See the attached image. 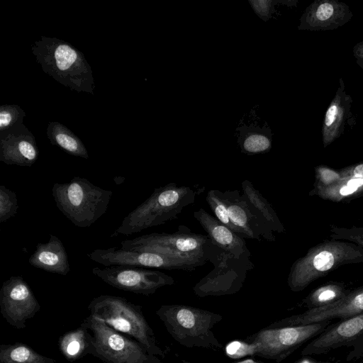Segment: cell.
<instances>
[{
  "instance_id": "6da1fadb",
  "label": "cell",
  "mask_w": 363,
  "mask_h": 363,
  "mask_svg": "<svg viewBox=\"0 0 363 363\" xmlns=\"http://www.w3.org/2000/svg\"><path fill=\"white\" fill-rule=\"evenodd\" d=\"M204 190V186H187L174 182L156 188L145 201L123 218L112 236H128L177 219L182 210L194 203Z\"/></svg>"
},
{
  "instance_id": "7a4b0ae2",
  "label": "cell",
  "mask_w": 363,
  "mask_h": 363,
  "mask_svg": "<svg viewBox=\"0 0 363 363\" xmlns=\"http://www.w3.org/2000/svg\"><path fill=\"white\" fill-rule=\"evenodd\" d=\"M31 50L43 70L57 82L71 90L94 94L91 68L82 52L71 44L42 35Z\"/></svg>"
},
{
  "instance_id": "3957f363",
  "label": "cell",
  "mask_w": 363,
  "mask_h": 363,
  "mask_svg": "<svg viewBox=\"0 0 363 363\" xmlns=\"http://www.w3.org/2000/svg\"><path fill=\"white\" fill-rule=\"evenodd\" d=\"M360 263H363V247L345 240H326L311 247L292 264L287 283L292 291L299 292L341 266Z\"/></svg>"
},
{
  "instance_id": "277c9868",
  "label": "cell",
  "mask_w": 363,
  "mask_h": 363,
  "mask_svg": "<svg viewBox=\"0 0 363 363\" xmlns=\"http://www.w3.org/2000/svg\"><path fill=\"white\" fill-rule=\"evenodd\" d=\"M52 194L57 207L74 225L91 226L107 211L113 191L74 177L65 183H55Z\"/></svg>"
},
{
  "instance_id": "5b68a950",
  "label": "cell",
  "mask_w": 363,
  "mask_h": 363,
  "mask_svg": "<svg viewBox=\"0 0 363 363\" xmlns=\"http://www.w3.org/2000/svg\"><path fill=\"white\" fill-rule=\"evenodd\" d=\"M87 308L90 315L101 320L114 330L133 337L148 354L164 356L140 306L123 297L101 295L93 298Z\"/></svg>"
},
{
  "instance_id": "8992f818",
  "label": "cell",
  "mask_w": 363,
  "mask_h": 363,
  "mask_svg": "<svg viewBox=\"0 0 363 363\" xmlns=\"http://www.w3.org/2000/svg\"><path fill=\"white\" fill-rule=\"evenodd\" d=\"M156 314L171 335L186 347H220L211 331L221 316L184 305L162 306Z\"/></svg>"
},
{
  "instance_id": "52a82bcc",
  "label": "cell",
  "mask_w": 363,
  "mask_h": 363,
  "mask_svg": "<svg viewBox=\"0 0 363 363\" xmlns=\"http://www.w3.org/2000/svg\"><path fill=\"white\" fill-rule=\"evenodd\" d=\"M250 257L251 253H246L237 257L211 242L208 261L212 263L213 269L194 286L195 294L204 297L229 295L239 291L247 273L255 267Z\"/></svg>"
},
{
  "instance_id": "ba28073f",
  "label": "cell",
  "mask_w": 363,
  "mask_h": 363,
  "mask_svg": "<svg viewBox=\"0 0 363 363\" xmlns=\"http://www.w3.org/2000/svg\"><path fill=\"white\" fill-rule=\"evenodd\" d=\"M211 240L206 235L193 233L184 225L178 226L173 233L143 235L121 242L125 250L156 252L184 259L208 262V249Z\"/></svg>"
},
{
  "instance_id": "9c48e42d",
  "label": "cell",
  "mask_w": 363,
  "mask_h": 363,
  "mask_svg": "<svg viewBox=\"0 0 363 363\" xmlns=\"http://www.w3.org/2000/svg\"><path fill=\"white\" fill-rule=\"evenodd\" d=\"M91 334V354L105 363H161L136 340L89 315L82 323Z\"/></svg>"
},
{
  "instance_id": "30bf717a",
  "label": "cell",
  "mask_w": 363,
  "mask_h": 363,
  "mask_svg": "<svg viewBox=\"0 0 363 363\" xmlns=\"http://www.w3.org/2000/svg\"><path fill=\"white\" fill-rule=\"evenodd\" d=\"M331 323V320H326L305 325L267 328L252 336L250 342L257 345L256 355L280 362L303 344L318 336Z\"/></svg>"
},
{
  "instance_id": "8fae6325",
  "label": "cell",
  "mask_w": 363,
  "mask_h": 363,
  "mask_svg": "<svg viewBox=\"0 0 363 363\" xmlns=\"http://www.w3.org/2000/svg\"><path fill=\"white\" fill-rule=\"evenodd\" d=\"M90 259L106 267L131 266L167 270L194 271L206 261L177 257L156 252L110 247L96 249L87 255Z\"/></svg>"
},
{
  "instance_id": "7c38bea8",
  "label": "cell",
  "mask_w": 363,
  "mask_h": 363,
  "mask_svg": "<svg viewBox=\"0 0 363 363\" xmlns=\"http://www.w3.org/2000/svg\"><path fill=\"white\" fill-rule=\"evenodd\" d=\"M91 272L114 288L145 296L153 294L158 289L174 283L171 276L151 268L111 266L94 267Z\"/></svg>"
},
{
  "instance_id": "4fadbf2b",
  "label": "cell",
  "mask_w": 363,
  "mask_h": 363,
  "mask_svg": "<svg viewBox=\"0 0 363 363\" xmlns=\"http://www.w3.org/2000/svg\"><path fill=\"white\" fill-rule=\"evenodd\" d=\"M40 309L30 286L21 276H11L0 289V311L4 320L17 329H24L26 321Z\"/></svg>"
},
{
  "instance_id": "5bb4252c",
  "label": "cell",
  "mask_w": 363,
  "mask_h": 363,
  "mask_svg": "<svg viewBox=\"0 0 363 363\" xmlns=\"http://www.w3.org/2000/svg\"><path fill=\"white\" fill-rule=\"evenodd\" d=\"M363 312V285L351 290L336 302L320 308L308 309L305 312L285 318L269 326V328L305 325L333 319L346 320Z\"/></svg>"
},
{
  "instance_id": "9a60e30c",
  "label": "cell",
  "mask_w": 363,
  "mask_h": 363,
  "mask_svg": "<svg viewBox=\"0 0 363 363\" xmlns=\"http://www.w3.org/2000/svg\"><path fill=\"white\" fill-rule=\"evenodd\" d=\"M223 194L230 219L240 237L259 241H275L273 231L267 222L238 190H226Z\"/></svg>"
},
{
  "instance_id": "2e32d148",
  "label": "cell",
  "mask_w": 363,
  "mask_h": 363,
  "mask_svg": "<svg viewBox=\"0 0 363 363\" xmlns=\"http://www.w3.org/2000/svg\"><path fill=\"white\" fill-rule=\"evenodd\" d=\"M363 340V312L329 325L301 351L302 355L321 354Z\"/></svg>"
},
{
  "instance_id": "e0dca14e",
  "label": "cell",
  "mask_w": 363,
  "mask_h": 363,
  "mask_svg": "<svg viewBox=\"0 0 363 363\" xmlns=\"http://www.w3.org/2000/svg\"><path fill=\"white\" fill-rule=\"evenodd\" d=\"M353 16L349 6L337 0H315L304 11L298 30L311 31L337 29Z\"/></svg>"
},
{
  "instance_id": "ac0fdd59",
  "label": "cell",
  "mask_w": 363,
  "mask_h": 363,
  "mask_svg": "<svg viewBox=\"0 0 363 363\" xmlns=\"http://www.w3.org/2000/svg\"><path fill=\"white\" fill-rule=\"evenodd\" d=\"M38 157L35 137L24 125L0 136L1 162L9 165L30 167Z\"/></svg>"
},
{
  "instance_id": "d6986e66",
  "label": "cell",
  "mask_w": 363,
  "mask_h": 363,
  "mask_svg": "<svg viewBox=\"0 0 363 363\" xmlns=\"http://www.w3.org/2000/svg\"><path fill=\"white\" fill-rule=\"evenodd\" d=\"M339 87L325 112L322 126L323 147H327L345 131L348 121H354L351 111L352 98L347 94L342 78Z\"/></svg>"
},
{
  "instance_id": "ffe728a7",
  "label": "cell",
  "mask_w": 363,
  "mask_h": 363,
  "mask_svg": "<svg viewBox=\"0 0 363 363\" xmlns=\"http://www.w3.org/2000/svg\"><path fill=\"white\" fill-rule=\"evenodd\" d=\"M194 217L217 247L237 257H240L246 253H251L245 238L231 230L203 208H200L195 211Z\"/></svg>"
},
{
  "instance_id": "44dd1931",
  "label": "cell",
  "mask_w": 363,
  "mask_h": 363,
  "mask_svg": "<svg viewBox=\"0 0 363 363\" xmlns=\"http://www.w3.org/2000/svg\"><path fill=\"white\" fill-rule=\"evenodd\" d=\"M28 263L38 269L66 276L70 269L68 255L62 242L50 235L45 243L39 242L28 259Z\"/></svg>"
},
{
  "instance_id": "7402d4cb",
  "label": "cell",
  "mask_w": 363,
  "mask_h": 363,
  "mask_svg": "<svg viewBox=\"0 0 363 363\" xmlns=\"http://www.w3.org/2000/svg\"><path fill=\"white\" fill-rule=\"evenodd\" d=\"M237 131L240 133L238 143L242 153L253 155L265 153L271 150L272 133L267 123L262 128L252 123L240 125Z\"/></svg>"
},
{
  "instance_id": "603a6c76",
  "label": "cell",
  "mask_w": 363,
  "mask_h": 363,
  "mask_svg": "<svg viewBox=\"0 0 363 363\" xmlns=\"http://www.w3.org/2000/svg\"><path fill=\"white\" fill-rule=\"evenodd\" d=\"M91 334L83 325L62 335L58 341L59 349L65 358L74 362L90 353Z\"/></svg>"
},
{
  "instance_id": "cb8c5ba5",
  "label": "cell",
  "mask_w": 363,
  "mask_h": 363,
  "mask_svg": "<svg viewBox=\"0 0 363 363\" xmlns=\"http://www.w3.org/2000/svg\"><path fill=\"white\" fill-rule=\"evenodd\" d=\"M309 196L336 203L356 199L363 196V177H347L330 187L312 189Z\"/></svg>"
},
{
  "instance_id": "d4e9b609",
  "label": "cell",
  "mask_w": 363,
  "mask_h": 363,
  "mask_svg": "<svg viewBox=\"0 0 363 363\" xmlns=\"http://www.w3.org/2000/svg\"><path fill=\"white\" fill-rule=\"evenodd\" d=\"M242 195L247 202L264 219L273 232L283 233L286 229L270 203L254 186L253 184L245 179L241 184Z\"/></svg>"
},
{
  "instance_id": "484cf974",
  "label": "cell",
  "mask_w": 363,
  "mask_h": 363,
  "mask_svg": "<svg viewBox=\"0 0 363 363\" xmlns=\"http://www.w3.org/2000/svg\"><path fill=\"white\" fill-rule=\"evenodd\" d=\"M46 133L53 145L59 147L71 155L89 158L88 152L82 140L63 124L50 122Z\"/></svg>"
},
{
  "instance_id": "4316f807",
  "label": "cell",
  "mask_w": 363,
  "mask_h": 363,
  "mask_svg": "<svg viewBox=\"0 0 363 363\" xmlns=\"http://www.w3.org/2000/svg\"><path fill=\"white\" fill-rule=\"evenodd\" d=\"M350 291L344 282L329 281L310 292L303 299L302 304L308 309L320 308L336 302Z\"/></svg>"
},
{
  "instance_id": "83f0119b",
  "label": "cell",
  "mask_w": 363,
  "mask_h": 363,
  "mask_svg": "<svg viewBox=\"0 0 363 363\" xmlns=\"http://www.w3.org/2000/svg\"><path fill=\"white\" fill-rule=\"evenodd\" d=\"M0 363H58L55 359L43 356L29 345L16 342L0 345Z\"/></svg>"
},
{
  "instance_id": "f1b7e54d",
  "label": "cell",
  "mask_w": 363,
  "mask_h": 363,
  "mask_svg": "<svg viewBox=\"0 0 363 363\" xmlns=\"http://www.w3.org/2000/svg\"><path fill=\"white\" fill-rule=\"evenodd\" d=\"M25 111L18 105L0 106V136L6 135L23 125Z\"/></svg>"
},
{
  "instance_id": "f546056e",
  "label": "cell",
  "mask_w": 363,
  "mask_h": 363,
  "mask_svg": "<svg viewBox=\"0 0 363 363\" xmlns=\"http://www.w3.org/2000/svg\"><path fill=\"white\" fill-rule=\"evenodd\" d=\"M206 199L216 218L239 235L238 228L230 219L223 191L218 189H211L207 192Z\"/></svg>"
},
{
  "instance_id": "4dcf8cb0",
  "label": "cell",
  "mask_w": 363,
  "mask_h": 363,
  "mask_svg": "<svg viewBox=\"0 0 363 363\" xmlns=\"http://www.w3.org/2000/svg\"><path fill=\"white\" fill-rule=\"evenodd\" d=\"M313 189L330 187L343 179L340 169H335L324 164L315 167Z\"/></svg>"
},
{
  "instance_id": "1f68e13d",
  "label": "cell",
  "mask_w": 363,
  "mask_h": 363,
  "mask_svg": "<svg viewBox=\"0 0 363 363\" xmlns=\"http://www.w3.org/2000/svg\"><path fill=\"white\" fill-rule=\"evenodd\" d=\"M18 199L16 193L4 185L0 186V223H2L13 216L18 211Z\"/></svg>"
},
{
  "instance_id": "d6a6232c",
  "label": "cell",
  "mask_w": 363,
  "mask_h": 363,
  "mask_svg": "<svg viewBox=\"0 0 363 363\" xmlns=\"http://www.w3.org/2000/svg\"><path fill=\"white\" fill-rule=\"evenodd\" d=\"M330 238L347 241L363 247V226L345 228L330 225Z\"/></svg>"
},
{
  "instance_id": "836d02e7",
  "label": "cell",
  "mask_w": 363,
  "mask_h": 363,
  "mask_svg": "<svg viewBox=\"0 0 363 363\" xmlns=\"http://www.w3.org/2000/svg\"><path fill=\"white\" fill-rule=\"evenodd\" d=\"M296 1H280V0H248L255 13L262 21H267L275 13V6L278 4H285L289 6H296Z\"/></svg>"
},
{
  "instance_id": "e575fe53",
  "label": "cell",
  "mask_w": 363,
  "mask_h": 363,
  "mask_svg": "<svg viewBox=\"0 0 363 363\" xmlns=\"http://www.w3.org/2000/svg\"><path fill=\"white\" fill-rule=\"evenodd\" d=\"M225 353L232 359H239L248 355H256L257 345L252 342L234 340L225 347Z\"/></svg>"
},
{
  "instance_id": "d590c367",
  "label": "cell",
  "mask_w": 363,
  "mask_h": 363,
  "mask_svg": "<svg viewBox=\"0 0 363 363\" xmlns=\"http://www.w3.org/2000/svg\"><path fill=\"white\" fill-rule=\"evenodd\" d=\"M343 179L347 177H363V162L345 167L340 169Z\"/></svg>"
},
{
  "instance_id": "8d00e7d4",
  "label": "cell",
  "mask_w": 363,
  "mask_h": 363,
  "mask_svg": "<svg viewBox=\"0 0 363 363\" xmlns=\"http://www.w3.org/2000/svg\"><path fill=\"white\" fill-rule=\"evenodd\" d=\"M353 55L357 65L363 69V41L358 43L353 48Z\"/></svg>"
},
{
  "instance_id": "74e56055",
  "label": "cell",
  "mask_w": 363,
  "mask_h": 363,
  "mask_svg": "<svg viewBox=\"0 0 363 363\" xmlns=\"http://www.w3.org/2000/svg\"><path fill=\"white\" fill-rule=\"evenodd\" d=\"M235 363H261V362H256L252 359H245V360H242V361H240L238 362H235Z\"/></svg>"
}]
</instances>
